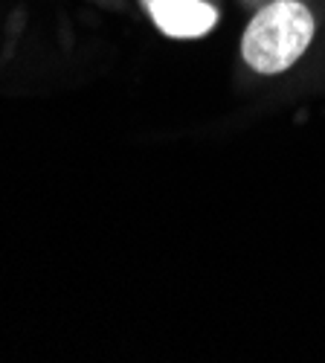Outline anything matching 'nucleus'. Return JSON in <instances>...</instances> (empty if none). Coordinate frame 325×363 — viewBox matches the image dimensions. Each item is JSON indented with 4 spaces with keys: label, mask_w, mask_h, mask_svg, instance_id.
I'll list each match as a JSON object with an SVG mask.
<instances>
[{
    "label": "nucleus",
    "mask_w": 325,
    "mask_h": 363,
    "mask_svg": "<svg viewBox=\"0 0 325 363\" xmlns=\"http://www.w3.org/2000/svg\"><path fill=\"white\" fill-rule=\"evenodd\" d=\"M314 38V18L297 0H276L264 6L244 29V62L261 73L276 76L300 62Z\"/></svg>",
    "instance_id": "1"
},
{
    "label": "nucleus",
    "mask_w": 325,
    "mask_h": 363,
    "mask_svg": "<svg viewBox=\"0 0 325 363\" xmlns=\"http://www.w3.org/2000/svg\"><path fill=\"white\" fill-rule=\"evenodd\" d=\"M152 4H154V0H142V6H145V9H149Z\"/></svg>",
    "instance_id": "3"
},
{
    "label": "nucleus",
    "mask_w": 325,
    "mask_h": 363,
    "mask_svg": "<svg viewBox=\"0 0 325 363\" xmlns=\"http://www.w3.org/2000/svg\"><path fill=\"white\" fill-rule=\"evenodd\" d=\"M149 12L169 38H200L218 21L215 6L203 0H154Z\"/></svg>",
    "instance_id": "2"
}]
</instances>
